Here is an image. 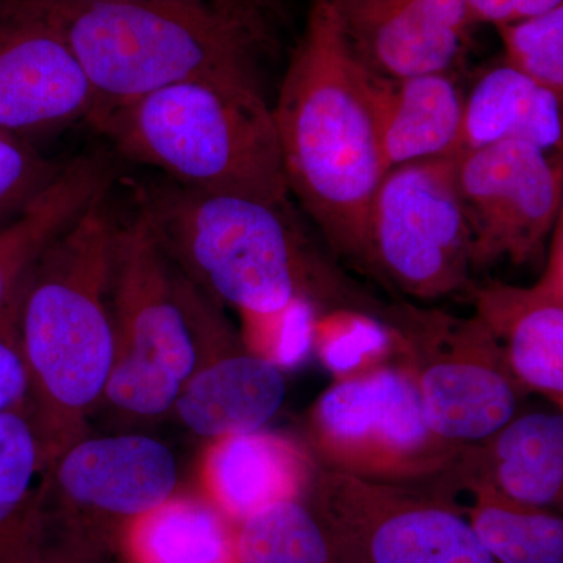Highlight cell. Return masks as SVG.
I'll return each instance as SVG.
<instances>
[{"label":"cell","mask_w":563,"mask_h":563,"mask_svg":"<svg viewBox=\"0 0 563 563\" xmlns=\"http://www.w3.org/2000/svg\"><path fill=\"white\" fill-rule=\"evenodd\" d=\"M342 22L355 54L388 80L450 74L476 24L465 0H390Z\"/></svg>","instance_id":"cell-15"},{"label":"cell","mask_w":563,"mask_h":563,"mask_svg":"<svg viewBox=\"0 0 563 563\" xmlns=\"http://www.w3.org/2000/svg\"><path fill=\"white\" fill-rule=\"evenodd\" d=\"M474 314L498 342L515 380L563 407V220L551 235L550 254L531 287L490 282L466 288Z\"/></svg>","instance_id":"cell-14"},{"label":"cell","mask_w":563,"mask_h":563,"mask_svg":"<svg viewBox=\"0 0 563 563\" xmlns=\"http://www.w3.org/2000/svg\"><path fill=\"white\" fill-rule=\"evenodd\" d=\"M329 2L335 7L336 13L340 14L342 21L346 22L365 16V14L380 9V7L390 2V0H329Z\"/></svg>","instance_id":"cell-32"},{"label":"cell","mask_w":563,"mask_h":563,"mask_svg":"<svg viewBox=\"0 0 563 563\" xmlns=\"http://www.w3.org/2000/svg\"><path fill=\"white\" fill-rule=\"evenodd\" d=\"M33 3L90 81V118L179 81L261 84L257 62L272 38L266 0Z\"/></svg>","instance_id":"cell-3"},{"label":"cell","mask_w":563,"mask_h":563,"mask_svg":"<svg viewBox=\"0 0 563 563\" xmlns=\"http://www.w3.org/2000/svg\"><path fill=\"white\" fill-rule=\"evenodd\" d=\"M303 433L322 468L418 488L448 472L463 448L432 431L401 362L336 379L310 407Z\"/></svg>","instance_id":"cell-8"},{"label":"cell","mask_w":563,"mask_h":563,"mask_svg":"<svg viewBox=\"0 0 563 563\" xmlns=\"http://www.w3.org/2000/svg\"><path fill=\"white\" fill-rule=\"evenodd\" d=\"M92 109L90 81L33 0H0V131L29 140Z\"/></svg>","instance_id":"cell-13"},{"label":"cell","mask_w":563,"mask_h":563,"mask_svg":"<svg viewBox=\"0 0 563 563\" xmlns=\"http://www.w3.org/2000/svg\"><path fill=\"white\" fill-rule=\"evenodd\" d=\"M321 310L310 299L296 298L279 312L240 317L243 347L282 372L296 368L313 352L314 324Z\"/></svg>","instance_id":"cell-28"},{"label":"cell","mask_w":563,"mask_h":563,"mask_svg":"<svg viewBox=\"0 0 563 563\" xmlns=\"http://www.w3.org/2000/svg\"><path fill=\"white\" fill-rule=\"evenodd\" d=\"M506 65L563 99V5L496 25Z\"/></svg>","instance_id":"cell-27"},{"label":"cell","mask_w":563,"mask_h":563,"mask_svg":"<svg viewBox=\"0 0 563 563\" xmlns=\"http://www.w3.org/2000/svg\"><path fill=\"white\" fill-rule=\"evenodd\" d=\"M287 396L284 372L243 347L211 358L181 388L173 412L201 439L261 431Z\"/></svg>","instance_id":"cell-17"},{"label":"cell","mask_w":563,"mask_h":563,"mask_svg":"<svg viewBox=\"0 0 563 563\" xmlns=\"http://www.w3.org/2000/svg\"><path fill=\"white\" fill-rule=\"evenodd\" d=\"M398 350L395 332L376 313L352 307L318 313L313 352L335 380L387 365Z\"/></svg>","instance_id":"cell-26"},{"label":"cell","mask_w":563,"mask_h":563,"mask_svg":"<svg viewBox=\"0 0 563 563\" xmlns=\"http://www.w3.org/2000/svg\"><path fill=\"white\" fill-rule=\"evenodd\" d=\"M455 462L514 501L561 509L563 413L515 415L484 442L463 444Z\"/></svg>","instance_id":"cell-18"},{"label":"cell","mask_w":563,"mask_h":563,"mask_svg":"<svg viewBox=\"0 0 563 563\" xmlns=\"http://www.w3.org/2000/svg\"><path fill=\"white\" fill-rule=\"evenodd\" d=\"M235 525L202 495L174 493L133 521L121 547L132 563H235Z\"/></svg>","instance_id":"cell-23"},{"label":"cell","mask_w":563,"mask_h":563,"mask_svg":"<svg viewBox=\"0 0 563 563\" xmlns=\"http://www.w3.org/2000/svg\"><path fill=\"white\" fill-rule=\"evenodd\" d=\"M20 288L0 307V413L27 410L29 374L18 331Z\"/></svg>","instance_id":"cell-30"},{"label":"cell","mask_w":563,"mask_h":563,"mask_svg":"<svg viewBox=\"0 0 563 563\" xmlns=\"http://www.w3.org/2000/svg\"><path fill=\"white\" fill-rule=\"evenodd\" d=\"M562 102L510 66H496L477 80L463 103L457 155L503 141H521L544 152L561 150Z\"/></svg>","instance_id":"cell-21"},{"label":"cell","mask_w":563,"mask_h":563,"mask_svg":"<svg viewBox=\"0 0 563 563\" xmlns=\"http://www.w3.org/2000/svg\"><path fill=\"white\" fill-rule=\"evenodd\" d=\"M463 103L450 74L404 80L380 77L377 139L384 172L404 163L457 155Z\"/></svg>","instance_id":"cell-20"},{"label":"cell","mask_w":563,"mask_h":563,"mask_svg":"<svg viewBox=\"0 0 563 563\" xmlns=\"http://www.w3.org/2000/svg\"><path fill=\"white\" fill-rule=\"evenodd\" d=\"M235 563H344L306 498L282 499L235 525Z\"/></svg>","instance_id":"cell-24"},{"label":"cell","mask_w":563,"mask_h":563,"mask_svg":"<svg viewBox=\"0 0 563 563\" xmlns=\"http://www.w3.org/2000/svg\"><path fill=\"white\" fill-rule=\"evenodd\" d=\"M117 217L99 196L43 251L20 288L18 331L29 374L27 415L49 466L87 435L113 366L111 255Z\"/></svg>","instance_id":"cell-2"},{"label":"cell","mask_w":563,"mask_h":563,"mask_svg":"<svg viewBox=\"0 0 563 563\" xmlns=\"http://www.w3.org/2000/svg\"><path fill=\"white\" fill-rule=\"evenodd\" d=\"M369 268L396 290L435 299L466 290L472 232L457 187V157L388 169L368 217Z\"/></svg>","instance_id":"cell-10"},{"label":"cell","mask_w":563,"mask_h":563,"mask_svg":"<svg viewBox=\"0 0 563 563\" xmlns=\"http://www.w3.org/2000/svg\"><path fill=\"white\" fill-rule=\"evenodd\" d=\"M63 166L40 154L27 139L0 131V229L16 221Z\"/></svg>","instance_id":"cell-29"},{"label":"cell","mask_w":563,"mask_h":563,"mask_svg":"<svg viewBox=\"0 0 563 563\" xmlns=\"http://www.w3.org/2000/svg\"><path fill=\"white\" fill-rule=\"evenodd\" d=\"M424 488L468 520L496 562L563 563V518L555 510L514 501L457 462Z\"/></svg>","instance_id":"cell-19"},{"label":"cell","mask_w":563,"mask_h":563,"mask_svg":"<svg viewBox=\"0 0 563 563\" xmlns=\"http://www.w3.org/2000/svg\"><path fill=\"white\" fill-rule=\"evenodd\" d=\"M379 85L335 7L312 0L273 109L285 179L333 254L369 273V207L385 174Z\"/></svg>","instance_id":"cell-1"},{"label":"cell","mask_w":563,"mask_h":563,"mask_svg":"<svg viewBox=\"0 0 563 563\" xmlns=\"http://www.w3.org/2000/svg\"><path fill=\"white\" fill-rule=\"evenodd\" d=\"M412 372L426 420L451 443H481L512 420L526 395L483 321L399 303L384 313Z\"/></svg>","instance_id":"cell-9"},{"label":"cell","mask_w":563,"mask_h":563,"mask_svg":"<svg viewBox=\"0 0 563 563\" xmlns=\"http://www.w3.org/2000/svg\"><path fill=\"white\" fill-rule=\"evenodd\" d=\"M306 501L344 563H498L461 512L428 488L322 468Z\"/></svg>","instance_id":"cell-11"},{"label":"cell","mask_w":563,"mask_h":563,"mask_svg":"<svg viewBox=\"0 0 563 563\" xmlns=\"http://www.w3.org/2000/svg\"><path fill=\"white\" fill-rule=\"evenodd\" d=\"M317 470L310 451L280 433L224 437L202 455L201 495L236 525L269 504L306 498Z\"/></svg>","instance_id":"cell-16"},{"label":"cell","mask_w":563,"mask_h":563,"mask_svg":"<svg viewBox=\"0 0 563 563\" xmlns=\"http://www.w3.org/2000/svg\"><path fill=\"white\" fill-rule=\"evenodd\" d=\"M179 487L176 455L141 433L81 437L41 473L29 547L36 563H106L133 521Z\"/></svg>","instance_id":"cell-7"},{"label":"cell","mask_w":563,"mask_h":563,"mask_svg":"<svg viewBox=\"0 0 563 563\" xmlns=\"http://www.w3.org/2000/svg\"><path fill=\"white\" fill-rule=\"evenodd\" d=\"M110 307L114 355L102 399L120 413L173 412L192 374L243 347L218 303L169 261L139 202L131 218L117 221Z\"/></svg>","instance_id":"cell-6"},{"label":"cell","mask_w":563,"mask_h":563,"mask_svg":"<svg viewBox=\"0 0 563 563\" xmlns=\"http://www.w3.org/2000/svg\"><path fill=\"white\" fill-rule=\"evenodd\" d=\"M25 543H27V537H25L24 543L21 544L20 550L11 558L9 563H32L31 559H29L27 544Z\"/></svg>","instance_id":"cell-33"},{"label":"cell","mask_w":563,"mask_h":563,"mask_svg":"<svg viewBox=\"0 0 563 563\" xmlns=\"http://www.w3.org/2000/svg\"><path fill=\"white\" fill-rule=\"evenodd\" d=\"M135 199L174 266L240 317L279 312L296 298L321 309L363 306L310 247L290 210L169 179L136 187Z\"/></svg>","instance_id":"cell-4"},{"label":"cell","mask_w":563,"mask_h":563,"mask_svg":"<svg viewBox=\"0 0 563 563\" xmlns=\"http://www.w3.org/2000/svg\"><path fill=\"white\" fill-rule=\"evenodd\" d=\"M41 453L25 412L0 413V563H9L31 528Z\"/></svg>","instance_id":"cell-25"},{"label":"cell","mask_w":563,"mask_h":563,"mask_svg":"<svg viewBox=\"0 0 563 563\" xmlns=\"http://www.w3.org/2000/svg\"><path fill=\"white\" fill-rule=\"evenodd\" d=\"M110 172L96 157L63 166L35 202L16 221L0 229V307L21 287L43 251L85 209L109 190Z\"/></svg>","instance_id":"cell-22"},{"label":"cell","mask_w":563,"mask_h":563,"mask_svg":"<svg viewBox=\"0 0 563 563\" xmlns=\"http://www.w3.org/2000/svg\"><path fill=\"white\" fill-rule=\"evenodd\" d=\"M88 122L128 161L181 187L290 210L273 109L261 84L179 81Z\"/></svg>","instance_id":"cell-5"},{"label":"cell","mask_w":563,"mask_h":563,"mask_svg":"<svg viewBox=\"0 0 563 563\" xmlns=\"http://www.w3.org/2000/svg\"><path fill=\"white\" fill-rule=\"evenodd\" d=\"M474 22L501 25L526 20L563 5V0H465Z\"/></svg>","instance_id":"cell-31"},{"label":"cell","mask_w":563,"mask_h":563,"mask_svg":"<svg viewBox=\"0 0 563 563\" xmlns=\"http://www.w3.org/2000/svg\"><path fill=\"white\" fill-rule=\"evenodd\" d=\"M457 187L472 232V269L536 258L562 218V163L547 152L503 141L455 155Z\"/></svg>","instance_id":"cell-12"},{"label":"cell","mask_w":563,"mask_h":563,"mask_svg":"<svg viewBox=\"0 0 563 563\" xmlns=\"http://www.w3.org/2000/svg\"><path fill=\"white\" fill-rule=\"evenodd\" d=\"M52 2L79 3V5H87V3L124 2V0H52Z\"/></svg>","instance_id":"cell-34"}]
</instances>
